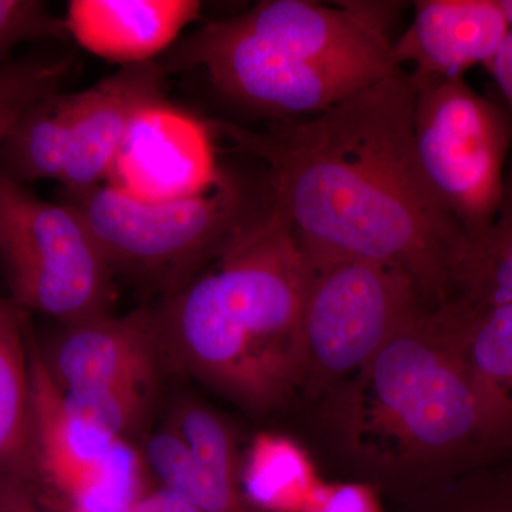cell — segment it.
<instances>
[{
	"instance_id": "6da1fadb",
	"label": "cell",
	"mask_w": 512,
	"mask_h": 512,
	"mask_svg": "<svg viewBox=\"0 0 512 512\" xmlns=\"http://www.w3.org/2000/svg\"><path fill=\"white\" fill-rule=\"evenodd\" d=\"M414 87L400 72L305 120L212 133L268 165L272 210L311 268L370 261L402 269L424 305L451 301L466 237L431 194L413 141Z\"/></svg>"
},
{
	"instance_id": "7a4b0ae2",
	"label": "cell",
	"mask_w": 512,
	"mask_h": 512,
	"mask_svg": "<svg viewBox=\"0 0 512 512\" xmlns=\"http://www.w3.org/2000/svg\"><path fill=\"white\" fill-rule=\"evenodd\" d=\"M328 420L357 470L406 495L507 457L458 346L448 303L424 309L330 390Z\"/></svg>"
},
{
	"instance_id": "3957f363",
	"label": "cell",
	"mask_w": 512,
	"mask_h": 512,
	"mask_svg": "<svg viewBox=\"0 0 512 512\" xmlns=\"http://www.w3.org/2000/svg\"><path fill=\"white\" fill-rule=\"evenodd\" d=\"M312 269L274 210L154 309L165 365L249 412L303 386L302 319Z\"/></svg>"
},
{
	"instance_id": "277c9868",
	"label": "cell",
	"mask_w": 512,
	"mask_h": 512,
	"mask_svg": "<svg viewBox=\"0 0 512 512\" xmlns=\"http://www.w3.org/2000/svg\"><path fill=\"white\" fill-rule=\"evenodd\" d=\"M90 229L111 272L170 295L220 258L271 211L221 174L207 190L148 200L113 185L62 191Z\"/></svg>"
},
{
	"instance_id": "5b68a950",
	"label": "cell",
	"mask_w": 512,
	"mask_h": 512,
	"mask_svg": "<svg viewBox=\"0 0 512 512\" xmlns=\"http://www.w3.org/2000/svg\"><path fill=\"white\" fill-rule=\"evenodd\" d=\"M412 84L420 173L466 242L476 241L493 225L503 201L512 150L508 111L477 93L464 76Z\"/></svg>"
},
{
	"instance_id": "8992f818",
	"label": "cell",
	"mask_w": 512,
	"mask_h": 512,
	"mask_svg": "<svg viewBox=\"0 0 512 512\" xmlns=\"http://www.w3.org/2000/svg\"><path fill=\"white\" fill-rule=\"evenodd\" d=\"M0 271L19 308L59 325L111 313L113 272L83 218L2 175Z\"/></svg>"
},
{
	"instance_id": "52a82bcc",
	"label": "cell",
	"mask_w": 512,
	"mask_h": 512,
	"mask_svg": "<svg viewBox=\"0 0 512 512\" xmlns=\"http://www.w3.org/2000/svg\"><path fill=\"white\" fill-rule=\"evenodd\" d=\"M424 309L402 269L357 259L313 268L302 319V387L320 394L346 382Z\"/></svg>"
},
{
	"instance_id": "ba28073f",
	"label": "cell",
	"mask_w": 512,
	"mask_h": 512,
	"mask_svg": "<svg viewBox=\"0 0 512 512\" xmlns=\"http://www.w3.org/2000/svg\"><path fill=\"white\" fill-rule=\"evenodd\" d=\"M32 491L62 512H130L151 490L141 450L67 409L30 329Z\"/></svg>"
},
{
	"instance_id": "9c48e42d",
	"label": "cell",
	"mask_w": 512,
	"mask_h": 512,
	"mask_svg": "<svg viewBox=\"0 0 512 512\" xmlns=\"http://www.w3.org/2000/svg\"><path fill=\"white\" fill-rule=\"evenodd\" d=\"M158 63L167 73L202 67L227 99L285 120L315 116L376 83L305 62L242 28L235 18L195 30Z\"/></svg>"
},
{
	"instance_id": "30bf717a",
	"label": "cell",
	"mask_w": 512,
	"mask_h": 512,
	"mask_svg": "<svg viewBox=\"0 0 512 512\" xmlns=\"http://www.w3.org/2000/svg\"><path fill=\"white\" fill-rule=\"evenodd\" d=\"M393 9L386 2L329 8L308 0H264L235 20L305 62L379 82L403 72L387 36Z\"/></svg>"
},
{
	"instance_id": "8fae6325",
	"label": "cell",
	"mask_w": 512,
	"mask_h": 512,
	"mask_svg": "<svg viewBox=\"0 0 512 512\" xmlns=\"http://www.w3.org/2000/svg\"><path fill=\"white\" fill-rule=\"evenodd\" d=\"M59 326L37 346L60 393L121 383L157 386L165 359L153 308Z\"/></svg>"
},
{
	"instance_id": "7c38bea8",
	"label": "cell",
	"mask_w": 512,
	"mask_h": 512,
	"mask_svg": "<svg viewBox=\"0 0 512 512\" xmlns=\"http://www.w3.org/2000/svg\"><path fill=\"white\" fill-rule=\"evenodd\" d=\"M211 134L210 124L167 100L148 106L128 130L111 185L148 200L207 190L222 174L215 164Z\"/></svg>"
},
{
	"instance_id": "4fadbf2b",
	"label": "cell",
	"mask_w": 512,
	"mask_h": 512,
	"mask_svg": "<svg viewBox=\"0 0 512 512\" xmlns=\"http://www.w3.org/2000/svg\"><path fill=\"white\" fill-rule=\"evenodd\" d=\"M165 76L157 60L130 64L76 92L69 160L59 181L62 191L86 190L109 180L138 114L167 100Z\"/></svg>"
},
{
	"instance_id": "5bb4252c",
	"label": "cell",
	"mask_w": 512,
	"mask_h": 512,
	"mask_svg": "<svg viewBox=\"0 0 512 512\" xmlns=\"http://www.w3.org/2000/svg\"><path fill=\"white\" fill-rule=\"evenodd\" d=\"M510 30L500 0H419L410 28L393 43L397 67L413 64L412 83L487 69Z\"/></svg>"
},
{
	"instance_id": "9a60e30c",
	"label": "cell",
	"mask_w": 512,
	"mask_h": 512,
	"mask_svg": "<svg viewBox=\"0 0 512 512\" xmlns=\"http://www.w3.org/2000/svg\"><path fill=\"white\" fill-rule=\"evenodd\" d=\"M201 9L197 0H72L63 19L69 39L121 67L154 62Z\"/></svg>"
},
{
	"instance_id": "2e32d148",
	"label": "cell",
	"mask_w": 512,
	"mask_h": 512,
	"mask_svg": "<svg viewBox=\"0 0 512 512\" xmlns=\"http://www.w3.org/2000/svg\"><path fill=\"white\" fill-rule=\"evenodd\" d=\"M28 312L0 295V476L32 490V370Z\"/></svg>"
},
{
	"instance_id": "e0dca14e",
	"label": "cell",
	"mask_w": 512,
	"mask_h": 512,
	"mask_svg": "<svg viewBox=\"0 0 512 512\" xmlns=\"http://www.w3.org/2000/svg\"><path fill=\"white\" fill-rule=\"evenodd\" d=\"M448 303L468 372L508 446L512 431V302L490 306Z\"/></svg>"
},
{
	"instance_id": "ac0fdd59",
	"label": "cell",
	"mask_w": 512,
	"mask_h": 512,
	"mask_svg": "<svg viewBox=\"0 0 512 512\" xmlns=\"http://www.w3.org/2000/svg\"><path fill=\"white\" fill-rule=\"evenodd\" d=\"M76 93L57 92L29 107L0 146V175L22 185L60 181L69 160Z\"/></svg>"
},
{
	"instance_id": "d6986e66",
	"label": "cell",
	"mask_w": 512,
	"mask_h": 512,
	"mask_svg": "<svg viewBox=\"0 0 512 512\" xmlns=\"http://www.w3.org/2000/svg\"><path fill=\"white\" fill-rule=\"evenodd\" d=\"M451 301L468 306L512 302V161L500 211L483 237L466 242L451 271Z\"/></svg>"
},
{
	"instance_id": "ffe728a7",
	"label": "cell",
	"mask_w": 512,
	"mask_h": 512,
	"mask_svg": "<svg viewBox=\"0 0 512 512\" xmlns=\"http://www.w3.org/2000/svg\"><path fill=\"white\" fill-rule=\"evenodd\" d=\"M141 453L160 485L201 512H259L245 497L241 480L212 476L170 426L151 433Z\"/></svg>"
},
{
	"instance_id": "44dd1931",
	"label": "cell",
	"mask_w": 512,
	"mask_h": 512,
	"mask_svg": "<svg viewBox=\"0 0 512 512\" xmlns=\"http://www.w3.org/2000/svg\"><path fill=\"white\" fill-rule=\"evenodd\" d=\"M245 464L241 485L252 507L274 512L301 511L311 500V466L292 441L274 436L256 439Z\"/></svg>"
},
{
	"instance_id": "7402d4cb",
	"label": "cell",
	"mask_w": 512,
	"mask_h": 512,
	"mask_svg": "<svg viewBox=\"0 0 512 512\" xmlns=\"http://www.w3.org/2000/svg\"><path fill=\"white\" fill-rule=\"evenodd\" d=\"M400 512H512V458L406 495Z\"/></svg>"
},
{
	"instance_id": "603a6c76",
	"label": "cell",
	"mask_w": 512,
	"mask_h": 512,
	"mask_svg": "<svg viewBox=\"0 0 512 512\" xmlns=\"http://www.w3.org/2000/svg\"><path fill=\"white\" fill-rule=\"evenodd\" d=\"M73 66L67 53L32 52L0 69V146L32 104L60 92Z\"/></svg>"
},
{
	"instance_id": "cb8c5ba5",
	"label": "cell",
	"mask_w": 512,
	"mask_h": 512,
	"mask_svg": "<svg viewBox=\"0 0 512 512\" xmlns=\"http://www.w3.org/2000/svg\"><path fill=\"white\" fill-rule=\"evenodd\" d=\"M156 390V384L121 383L60 394L70 412L117 439L130 441L146 424Z\"/></svg>"
},
{
	"instance_id": "d4e9b609",
	"label": "cell",
	"mask_w": 512,
	"mask_h": 512,
	"mask_svg": "<svg viewBox=\"0 0 512 512\" xmlns=\"http://www.w3.org/2000/svg\"><path fill=\"white\" fill-rule=\"evenodd\" d=\"M64 19L40 0H0V69L12 62V52L25 42L66 40Z\"/></svg>"
},
{
	"instance_id": "484cf974",
	"label": "cell",
	"mask_w": 512,
	"mask_h": 512,
	"mask_svg": "<svg viewBox=\"0 0 512 512\" xmlns=\"http://www.w3.org/2000/svg\"><path fill=\"white\" fill-rule=\"evenodd\" d=\"M302 512H383L366 484L318 487Z\"/></svg>"
},
{
	"instance_id": "4316f807",
	"label": "cell",
	"mask_w": 512,
	"mask_h": 512,
	"mask_svg": "<svg viewBox=\"0 0 512 512\" xmlns=\"http://www.w3.org/2000/svg\"><path fill=\"white\" fill-rule=\"evenodd\" d=\"M500 3L507 15L508 22H510V30L487 70L494 77L498 89L503 94L504 107L508 111L512 127V0H500ZM510 160L512 161V150Z\"/></svg>"
},
{
	"instance_id": "83f0119b",
	"label": "cell",
	"mask_w": 512,
	"mask_h": 512,
	"mask_svg": "<svg viewBox=\"0 0 512 512\" xmlns=\"http://www.w3.org/2000/svg\"><path fill=\"white\" fill-rule=\"evenodd\" d=\"M0 512H50L28 485L0 476Z\"/></svg>"
},
{
	"instance_id": "f1b7e54d",
	"label": "cell",
	"mask_w": 512,
	"mask_h": 512,
	"mask_svg": "<svg viewBox=\"0 0 512 512\" xmlns=\"http://www.w3.org/2000/svg\"><path fill=\"white\" fill-rule=\"evenodd\" d=\"M130 512H201L163 485L148 490Z\"/></svg>"
},
{
	"instance_id": "f546056e",
	"label": "cell",
	"mask_w": 512,
	"mask_h": 512,
	"mask_svg": "<svg viewBox=\"0 0 512 512\" xmlns=\"http://www.w3.org/2000/svg\"><path fill=\"white\" fill-rule=\"evenodd\" d=\"M507 457L512 458V431L510 434V439H508Z\"/></svg>"
}]
</instances>
